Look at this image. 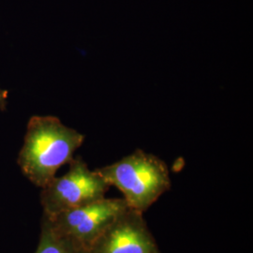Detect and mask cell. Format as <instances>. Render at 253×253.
<instances>
[{"instance_id": "obj_1", "label": "cell", "mask_w": 253, "mask_h": 253, "mask_svg": "<svg viewBox=\"0 0 253 253\" xmlns=\"http://www.w3.org/2000/svg\"><path fill=\"white\" fill-rule=\"evenodd\" d=\"M84 135L55 117H32L27 125L18 164L35 186L43 188L83 145Z\"/></svg>"}, {"instance_id": "obj_2", "label": "cell", "mask_w": 253, "mask_h": 253, "mask_svg": "<svg viewBox=\"0 0 253 253\" xmlns=\"http://www.w3.org/2000/svg\"><path fill=\"white\" fill-rule=\"evenodd\" d=\"M96 170L110 186L123 193L128 208L142 213L171 188L167 164L142 149Z\"/></svg>"}, {"instance_id": "obj_3", "label": "cell", "mask_w": 253, "mask_h": 253, "mask_svg": "<svg viewBox=\"0 0 253 253\" xmlns=\"http://www.w3.org/2000/svg\"><path fill=\"white\" fill-rule=\"evenodd\" d=\"M69 171L54 176L42 188L43 215L51 217L73 208L103 199L111 187L97 170L92 171L81 158H73Z\"/></svg>"}, {"instance_id": "obj_4", "label": "cell", "mask_w": 253, "mask_h": 253, "mask_svg": "<svg viewBox=\"0 0 253 253\" xmlns=\"http://www.w3.org/2000/svg\"><path fill=\"white\" fill-rule=\"evenodd\" d=\"M128 206L123 198H103L54 216L43 215L54 230L88 251Z\"/></svg>"}, {"instance_id": "obj_5", "label": "cell", "mask_w": 253, "mask_h": 253, "mask_svg": "<svg viewBox=\"0 0 253 253\" xmlns=\"http://www.w3.org/2000/svg\"><path fill=\"white\" fill-rule=\"evenodd\" d=\"M88 253H163L144 213L126 208L94 241Z\"/></svg>"}, {"instance_id": "obj_6", "label": "cell", "mask_w": 253, "mask_h": 253, "mask_svg": "<svg viewBox=\"0 0 253 253\" xmlns=\"http://www.w3.org/2000/svg\"><path fill=\"white\" fill-rule=\"evenodd\" d=\"M35 253H88V251L75 241L57 233L43 216L40 242Z\"/></svg>"}, {"instance_id": "obj_7", "label": "cell", "mask_w": 253, "mask_h": 253, "mask_svg": "<svg viewBox=\"0 0 253 253\" xmlns=\"http://www.w3.org/2000/svg\"><path fill=\"white\" fill-rule=\"evenodd\" d=\"M7 97H8L7 91L0 90V107L2 109L5 108V106H6Z\"/></svg>"}]
</instances>
